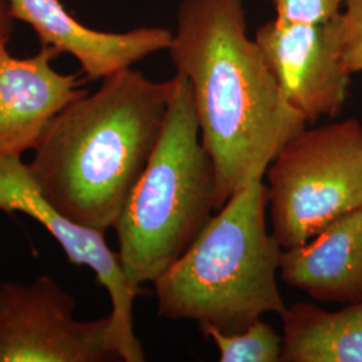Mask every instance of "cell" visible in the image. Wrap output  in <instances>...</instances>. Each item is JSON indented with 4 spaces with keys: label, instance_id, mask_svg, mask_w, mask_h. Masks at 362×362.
Returning <instances> with one entry per match:
<instances>
[{
    "label": "cell",
    "instance_id": "cell-8",
    "mask_svg": "<svg viewBox=\"0 0 362 362\" xmlns=\"http://www.w3.org/2000/svg\"><path fill=\"white\" fill-rule=\"evenodd\" d=\"M339 15L321 25L275 18L255 34L286 101L308 124L341 115L349 95L351 74L342 62Z\"/></svg>",
    "mask_w": 362,
    "mask_h": 362
},
{
    "label": "cell",
    "instance_id": "cell-12",
    "mask_svg": "<svg viewBox=\"0 0 362 362\" xmlns=\"http://www.w3.org/2000/svg\"><path fill=\"white\" fill-rule=\"evenodd\" d=\"M281 318L282 362H362V300L336 311L298 302Z\"/></svg>",
    "mask_w": 362,
    "mask_h": 362
},
{
    "label": "cell",
    "instance_id": "cell-2",
    "mask_svg": "<svg viewBox=\"0 0 362 362\" xmlns=\"http://www.w3.org/2000/svg\"><path fill=\"white\" fill-rule=\"evenodd\" d=\"M172 90L173 78L157 82L128 67L67 105L27 164L39 191L79 224L115 228L158 143Z\"/></svg>",
    "mask_w": 362,
    "mask_h": 362
},
{
    "label": "cell",
    "instance_id": "cell-13",
    "mask_svg": "<svg viewBox=\"0 0 362 362\" xmlns=\"http://www.w3.org/2000/svg\"><path fill=\"white\" fill-rule=\"evenodd\" d=\"M200 330L216 345L220 362H282V336L262 320L231 334L208 325Z\"/></svg>",
    "mask_w": 362,
    "mask_h": 362
},
{
    "label": "cell",
    "instance_id": "cell-6",
    "mask_svg": "<svg viewBox=\"0 0 362 362\" xmlns=\"http://www.w3.org/2000/svg\"><path fill=\"white\" fill-rule=\"evenodd\" d=\"M76 299L52 278L0 282V362L121 360L110 314L78 321Z\"/></svg>",
    "mask_w": 362,
    "mask_h": 362
},
{
    "label": "cell",
    "instance_id": "cell-14",
    "mask_svg": "<svg viewBox=\"0 0 362 362\" xmlns=\"http://www.w3.org/2000/svg\"><path fill=\"white\" fill-rule=\"evenodd\" d=\"M275 18L291 23L321 25L341 13L344 0H272Z\"/></svg>",
    "mask_w": 362,
    "mask_h": 362
},
{
    "label": "cell",
    "instance_id": "cell-11",
    "mask_svg": "<svg viewBox=\"0 0 362 362\" xmlns=\"http://www.w3.org/2000/svg\"><path fill=\"white\" fill-rule=\"evenodd\" d=\"M286 285L322 303L362 300V208L329 223L310 240L282 251Z\"/></svg>",
    "mask_w": 362,
    "mask_h": 362
},
{
    "label": "cell",
    "instance_id": "cell-16",
    "mask_svg": "<svg viewBox=\"0 0 362 362\" xmlns=\"http://www.w3.org/2000/svg\"><path fill=\"white\" fill-rule=\"evenodd\" d=\"M13 15L7 0H0V43L10 42L13 30Z\"/></svg>",
    "mask_w": 362,
    "mask_h": 362
},
{
    "label": "cell",
    "instance_id": "cell-3",
    "mask_svg": "<svg viewBox=\"0 0 362 362\" xmlns=\"http://www.w3.org/2000/svg\"><path fill=\"white\" fill-rule=\"evenodd\" d=\"M267 187L262 179L216 211L188 250L155 285L158 315L191 320L231 334L263 314L287 306L276 272L284 248L267 230Z\"/></svg>",
    "mask_w": 362,
    "mask_h": 362
},
{
    "label": "cell",
    "instance_id": "cell-7",
    "mask_svg": "<svg viewBox=\"0 0 362 362\" xmlns=\"http://www.w3.org/2000/svg\"><path fill=\"white\" fill-rule=\"evenodd\" d=\"M0 211L21 212L40 223L65 251L70 263L86 266L112 302V325L121 360L143 362L141 342L133 329V302L140 287L133 285L122 267L118 251L105 240V233L67 218L39 191L21 156L0 157Z\"/></svg>",
    "mask_w": 362,
    "mask_h": 362
},
{
    "label": "cell",
    "instance_id": "cell-4",
    "mask_svg": "<svg viewBox=\"0 0 362 362\" xmlns=\"http://www.w3.org/2000/svg\"><path fill=\"white\" fill-rule=\"evenodd\" d=\"M214 211L215 169L200 140L189 83L176 73L158 143L115 226L130 282L153 284L194 243Z\"/></svg>",
    "mask_w": 362,
    "mask_h": 362
},
{
    "label": "cell",
    "instance_id": "cell-15",
    "mask_svg": "<svg viewBox=\"0 0 362 362\" xmlns=\"http://www.w3.org/2000/svg\"><path fill=\"white\" fill-rule=\"evenodd\" d=\"M341 11L342 62L349 74L362 71V0H344Z\"/></svg>",
    "mask_w": 362,
    "mask_h": 362
},
{
    "label": "cell",
    "instance_id": "cell-10",
    "mask_svg": "<svg viewBox=\"0 0 362 362\" xmlns=\"http://www.w3.org/2000/svg\"><path fill=\"white\" fill-rule=\"evenodd\" d=\"M15 21L31 27L40 46L74 57L85 77L104 79L144 58L168 50L173 33L163 27H141L127 33L89 28L69 13L61 0H7Z\"/></svg>",
    "mask_w": 362,
    "mask_h": 362
},
{
    "label": "cell",
    "instance_id": "cell-1",
    "mask_svg": "<svg viewBox=\"0 0 362 362\" xmlns=\"http://www.w3.org/2000/svg\"><path fill=\"white\" fill-rule=\"evenodd\" d=\"M246 31L243 0H182L168 47L176 73L189 83L200 140L215 169L216 211L263 179L308 125Z\"/></svg>",
    "mask_w": 362,
    "mask_h": 362
},
{
    "label": "cell",
    "instance_id": "cell-5",
    "mask_svg": "<svg viewBox=\"0 0 362 362\" xmlns=\"http://www.w3.org/2000/svg\"><path fill=\"white\" fill-rule=\"evenodd\" d=\"M272 235L284 250L362 208V124L356 118L302 130L266 170Z\"/></svg>",
    "mask_w": 362,
    "mask_h": 362
},
{
    "label": "cell",
    "instance_id": "cell-9",
    "mask_svg": "<svg viewBox=\"0 0 362 362\" xmlns=\"http://www.w3.org/2000/svg\"><path fill=\"white\" fill-rule=\"evenodd\" d=\"M50 46L18 58L0 43V157L22 156L37 146L52 118L88 94L76 74L52 66L59 57Z\"/></svg>",
    "mask_w": 362,
    "mask_h": 362
}]
</instances>
